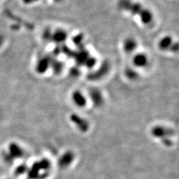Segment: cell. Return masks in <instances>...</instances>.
I'll return each instance as SVG.
<instances>
[{"mask_svg": "<svg viewBox=\"0 0 179 179\" xmlns=\"http://www.w3.org/2000/svg\"><path fill=\"white\" fill-rule=\"evenodd\" d=\"M157 47L161 51H173L175 47H178V43L170 35H164L160 38L157 42Z\"/></svg>", "mask_w": 179, "mask_h": 179, "instance_id": "obj_1", "label": "cell"}, {"mask_svg": "<svg viewBox=\"0 0 179 179\" xmlns=\"http://www.w3.org/2000/svg\"><path fill=\"white\" fill-rule=\"evenodd\" d=\"M123 51L127 54H134L136 52L138 48V40L132 36H129L123 40L122 44Z\"/></svg>", "mask_w": 179, "mask_h": 179, "instance_id": "obj_2", "label": "cell"}, {"mask_svg": "<svg viewBox=\"0 0 179 179\" xmlns=\"http://www.w3.org/2000/svg\"><path fill=\"white\" fill-rule=\"evenodd\" d=\"M149 56L143 52H138L133 54L132 57L133 65L135 68H143L147 67L149 63Z\"/></svg>", "mask_w": 179, "mask_h": 179, "instance_id": "obj_3", "label": "cell"}, {"mask_svg": "<svg viewBox=\"0 0 179 179\" xmlns=\"http://www.w3.org/2000/svg\"><path fill=\"white\" fill-rule=\"evenodd\" d=\"M71 100L74 105L80 108L86 107L88 104V98L80 90H76L72 92L71 95Z\"/></svg>", "mask_w": 179, "mask_h": 179, "instance_id": "obj_4", "label": "cell"}, {"mask_svg": "<svg viewBox=\"0 0 179 179\" xmlns=\"http://www.w3.org/2000/svg\"><path fill=\"white\" fill-rule=\"evenodd\" d=\"M152 135L155 137L159 138V139H162L163 138L164 139L166 136H168L167 135H169V131L165 127L157 126L152 130Z\"/></svg>", "mask_w": 179, "mask_h": 179, "instance_id": "obj_5", "label": "cell"}]
</instances>
